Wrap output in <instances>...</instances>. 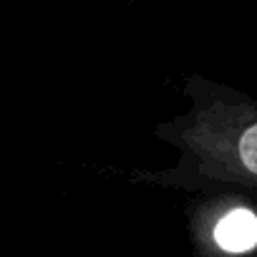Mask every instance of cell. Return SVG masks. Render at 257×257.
I'll return each mask as SVG.
<instances>
[{"label":"cell","instance_id":"obj_1","mask_svg":"<svg viewBox=\"0 0 257 257\" xmlns=\"http://www.w3.org/2000/svg\"><path fill=\"white\" fill-rule=\"evenodd\" d=\"M182 96L187 106L154 126L172 164L128 179L192 197L257 199V98L202 73L182 81Z\"/></svg>","mask_w":257,"mask_h":257},{"label":"cell","instance_id":"obj_2","mask_svg":"<svg viewBox=\"0 0 257 257\" xmlns=\"http://www.w3.org/2000/svg\"><path fill=\"white\" fill-rule=\"evenodd\" d=\"M189 234L197 257H252L257 212L239 197H197L189 207Z\"/></svg>","mask_w":257,"mask_h":257}]
</instances>
